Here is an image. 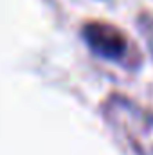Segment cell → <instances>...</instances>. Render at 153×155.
<instances>
[{
    "mask_svg": "<svg viewBox=\"0 0 153 155\" xmlns=\"http://www.w3.org/2000/svg\"><path fill=\"white\" fill-rule=\"evenodd\" d=\"M83 38L88 47L103 58L117 60L126 52L124 35L106 22H88L83 27Z\"/></svg>",
    "mask_w": 153,
    "mask_h": 155,
    "instance_id": "1",
    "label": "cell"
}]
</instances>
